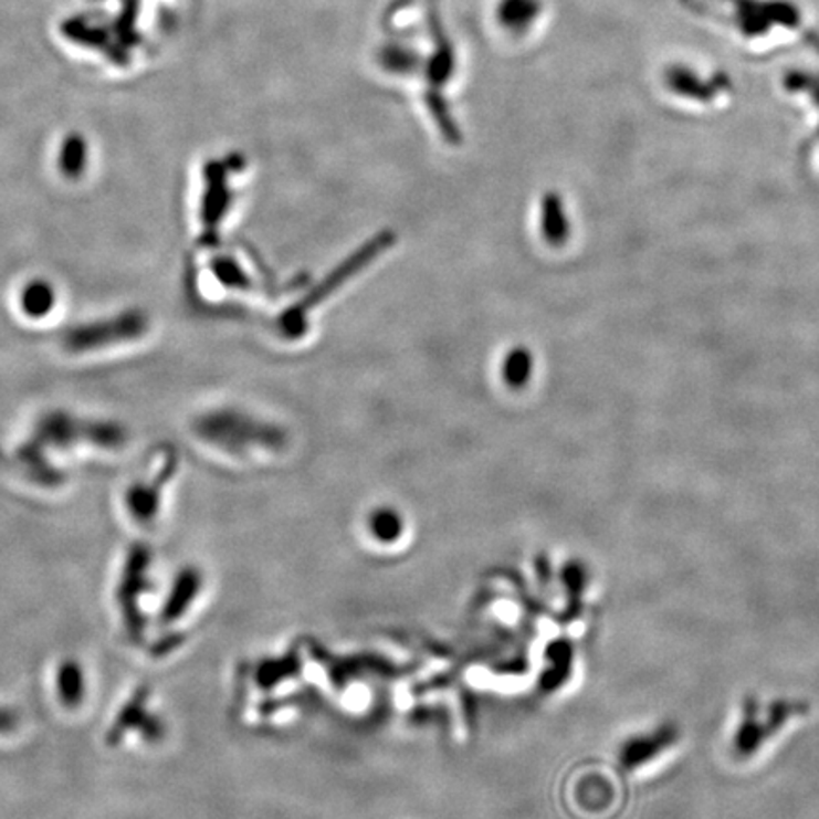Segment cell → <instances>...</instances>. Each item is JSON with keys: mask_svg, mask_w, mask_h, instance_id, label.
Returning <instances> with one entry per match:
<instances>
[{"mask_svg": "<svg viewBox=\"0 0 819 819\" xmlns=\"http://www.w3.org/2000/svg\"><path fill=\"white\" fill-rule=\"evenodd\" d=\"M529 372H532V359H529V355H527L526 351L518 349V351H514V354L506 359L505 378L511 386H524Z\"/></svg>", "mask_w": 819, "mask_h": 819, "instance_id": "30bf717a", "label": "cell"}, {"mask_svg": "<svg viewBox=\"0 0 819 819\" xmlns=\"http://www.w3.org/2000/svg\"><path fill=\"white\" fill-rule=\"evenodd\" d=\"M770 734L766 731L765 720L760 715L759 700L755 696H747L742 704V717H739L738 728L734 734V753L738 759H749L755 753L759 752Z\"/></svg>", "mask_w": 819, "mask_h": 819, "instance_id": "8992f818", "label": "cell"}, {"mask_svg": "<svg viewBox=\"0 0 819 819\" xmlns=\"http://www.w3.org/2000/svg\"><path fill=\"white\" fill-rule=\"evenodd\" d=\"M201 575L187 567L175 575L174 585L166 590V598L160 603V617L158 624L167 627L175 624L180 617H185L190 609V603L196 600L200 592Z\"/></svg>", "mask_w": 819, "mask_h": 819, "instance_id": "52a82bcc", "label": "cell"}, {"mask_svg": "<svg viewBox=\"0 0 819 819\" xmlns=\"http://www.w3.org/2000/svg\"><path fill=\"white\" fill-rule=\"evenodd\" d=\"M543 232L553 245H564V241L569 235L564 203L558 196H548L543 201Z\"/></svg>", "mask_w": 819, "mask_h": 819, "instance_id": "ba28073f", "label": "cell"}, {"mask_svg": "<svg viewBox=\"0 0 819 819\" xmlns=\"http://www.w3.org/2000/svg\"><path fill=\"white\" fill-rule=\"evenodd\" d=\"M685 7L753 52L787 48L808 31L802 8L791 0H685Z\"/></svg>", "mask_w": 819, "mask_h": 819, "instance_id": "6da1fadb", "label": "cell"}, {"mask_svg": "<svg viewBox=\"0 0 819 819\" xmlns=\"http://www.w3.org/2000/svg\"><path fill=\"white\" fill-rule=\"evenodd\" d=\"M704 73L685 65H673L664 73V86L673 95L683 99L710 103L717 95L731 92V81L725 74H713V78H702Z\"/></svg>", "mask_w": 819, "mask_h": 819, "instance_id": "277c9868", "label": "cell"}, {"mask_svg": "<svg viewBox=\"0 0 819 819\" xmlns=\"http://www.w3.org/2000/svg\"><path fill=\"white\" fill-rule=\"evenodd\" d=\"M372 527L374 533L384 540L393 539L400 532L397 514L389 513V511H381V513L376 514L374 516Z\"/></svg>", "mask_w": 819, "mask_h": 819, "instance_id": "8fae6325", "label": "cell"}, {"mask_svg": "<svg viewBox=\"0 0 819 819\" xmlns=\"http://www.w3.org/2000/svg\"><path fill=\"white\" fill-rule=\"evenodd\" d=\"M537 7L539 4L535 0H503L497 15L506 29H524L535 20Z\"/></svg>", "mask_w": 819, "mask_h": 819, "instance_id": "9c48e42d", "label": "cell"}, {"mask_svg": "<svg viewBox=\"0 0 819 819\" xmlns=\"http://www.w3.org/2000/svg\"><path fill=\"white\" fill-rule=\"evenodd\" d=\"M153 699L148 689H137L134 696H129L126 704L120 706L108 731L107 742L111 746H124L134 736H137V742L143 746L164 742L167 734L166 721L156 712Z\"/></svg>", "mask_w": 819, "mask_h": 819, "instance_id": "7a4b0ae2", "label": "cell"}, {"mask_svg": "<svg viewBox=\"0 0 819 819\" xmlns=\"http://www.w3.org/2000/svg\"><path fill=\"white\" fill-rule=\"evenodd\" d=\"M680 726L670 723V721L657 726L651 733L638 734L620 747V766L630 773V770L649 765L651 760L659 759L662 753L672 749L680 742Z\"/></svg>", "mask_w": 819, "mask_h": 819, "instance_id": "3957f363", "label": "cell"}, {"mask_svg": "<svg viewBox=\"0 0 819 819\" xmlns=\"http://www.w3.org/2000/svg\"><path fill=\"white\" fill-rule=\"evenodd\" d=\"M52 691L57 706L65 712H78L86 706L90 696V680L81 660L63 659L52 673Z\"/></svg>", "mask_w": 819, "mask_h": 819, "instance_id": "5b68a950", "label": "cell"}]
</instances>
